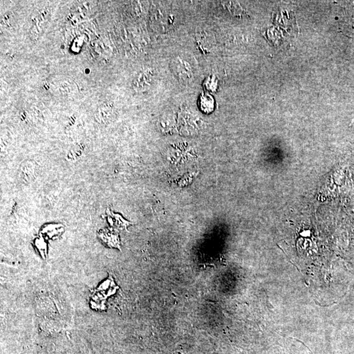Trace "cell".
<instances>
[{
	"instance_id": "1",
	"label": "cell",
	"mask_w": 354,
	"mask_h": 354,
	"mask_svg": "<svg viewBox=\"0 0 354 354\" xmlns=\"http://www.w3.org/2000/svg\"><path fill=\"white\" fill-rule=\"evenodd\" d=\"M172 65H173V69L174 70H175L176 75L181 79L188 80L193 76L192 67L188 62L178 58V59L174 60Z\"/></svg>"
},
{
	"instance_id": "2",
	"label": "cell",
	"mask_w": 354,
	"mask_h": 354,
	"mask_svg": "<svg viewBox=\"0 0 354 354\" xmlns=\"http://www.w3.org/2000/svg\"><path fill=\"white\" fill-rule=\"evenodd\" d=\"M153 74L151 70L143 72L138 76L134 83V86L138 89H146L151 86L153 82Z\"/></svg>"
},
{
	"instance_id": "3",
	"label": "cell",
	"mask_w": 354,
	"mask_h": 354,
	"mask_svg": "<svg viewBox=\"0 0 354 354\" xmlns=\"http://www.w3.org/2000/svg\"><path fill=\"white\" fill-rule=\"evenodd\" d=\"M200 105L201 109L205 113H211L214 109V100L211 96L204 95L201 97Z\"/></svg>"
}]
</instances>
